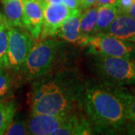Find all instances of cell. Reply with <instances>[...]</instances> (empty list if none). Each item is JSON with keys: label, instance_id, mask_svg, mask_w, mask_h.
<instances>
[{"label": "cell", "instance_id": "484cf974", "mask_svg": "<svg viewBox=\"0 0 135 135\" xmlns=\"http://www.w3.org/2000/svg\"><path fill=\"white\" fill-rule=\"evenodd\" d=\"M47 4H60L61 0H45Z\"/></svg>", "mask_w": 135, "mask_h": 135}, {"label": "cell", "instance_id": "d6986e66", "mask_svg": "<svg viewBox=\"0 0 135 135\" xmlns=\"http://www.w3.org/2000/svg\"><path fill=\"white\" fill-rule=\"evenodd\" d=\"M128 123L135 124V95L131 96L128 107Z\"/></svg>", "mask_w": 135, "mask_h": 135}, {"label": "cell", "instance_id": "6da1fadb", "mask_svg": "<svg viewBox=\"0 0 135 135\" xmlns=\"http://www.w3.org/2000/svg\"><path fill=\"white\" fill-rule=\"evenodd\" d=\"M85 83L71 70L47 74L32 82L30 113L65 115L80 113Z\"/></svg>", "mask_w": 135, "mask_h": 135}, {"label": "cell", "instance_id": "83f0119b", "mask_svg": "<svg viewBox=\"0 0 135 135\" xmlns=\"http://www.w3.org/2000/svg\"><path fill=\"white\" fill-rule=\"evenodd\" d=\"M119 0H116V4L118 2H119Z\"/></svg>", "mask_w": 135, "mask_h": 135}, {"label": "cell", "instance_id": "603a6c76", "mask_svg": "<svg viewBox=\"0 0 135 135\" xmlns=\"http://www.w3.org/2000/svg\"><path fill=\"white\" fill-rule=\"evenodd\" d=\"M107 5H116V0H97L95 6L99 7Z\"/></svg>", "mask_w": 135, "mask_h": 135}, {"label": "cell", "instance_id": "ba28073f", "mask_svg": "<svg viewBox=\"0 0 135 135\" xmlns=\"http://www.w3.org/2000/svg\"><path fill=\"white\" fill-rule=\"evenodd\" d=\"M77 9H70L62 3L47 4L44 12L43 23L40 35L41 40L55 37L64 21Z\"/></svg>", "mask_w": 135, "mask_h": 135}, {"label": "cell", "instance_id": "7c38bea8", "mask_svg": "<svg viewBox=\"0 0 135 135\" xmlns=\"http://www.w3.org/2000/svg\"><path fill=\"white\" fill-rule=\"evenodd\" d=\"M3 17L8 26L24 28L23 23V0H2Z\"/></svg>", "mask_w": 135, "mask_h": 135}, {"label": "cell", "instance_id": "4316f807", "mask_svg": "<svg viewBox=\"0 0 135 135\" xmlns=\"http://www.w3.org/2000/svg\"><path fill=\"white\" fill-rule=\"evenodd\" d=\"M2 18V15H1V14H0V21H1Z\"/></svg>", "mask_w": 135, "mask_h": 135}, {"label": "cell", "instance_id": "8fae6325", "mask_svg": "<svg viewBox=\"0 0 135 135\" xmlns=\"http://www.w3.org/2000/svg\"><path fill=\"white\" fill-rule=\"evenodd\" d=\"M82 15V9H77L64 21L57 31L56 35L65 41L79 44L80 40V22Z\"/></svg>", "mask_w": 135, "mask_h": 135}, {"label": "cell", "instance_id": "277c9868", "mask_svg": "<svg viewBox=\"0 0 135 135\" xmlns=\"http://www.w3.org/2000/svg\"><path fill=\"white\" fill-rule=\"evenodd\" d=\"M93 56L95 70L102 81L119 86L135 84L134 59Z\"/></svg>", "mask_w": 135, "mask_h": 135}, {"label": "cell", "instance_id": "ac0fdd59", "mask_svg": "<svg viewBox=\"0 0 135 135\" xmlns=\"http://www.w3.org/2000/svg\"><path fill=\"white\" fill-rule=\"evenodd\" d=\"M4 134L6 135H25L29 134L27 122L20 118L13 119L8 127L5 130Z\"/></svg>", "mask_w": 135, "mask_h": 135}, {"label": "cell", "instance_id": "7402d4cb", "mask_svg": "<svg viewBox=\"0 0 135 135\" xmlns=\"http://www.w3.org/2000/svg\"><path fill=\"white\" fill-rule=\"evenodd\" d=\"M97 0H80V7L83 11L88 9L96 4Z\"/></svg>", "mask_w": 135, "mask_h": 135}, {"label": "cell", "instance_id": "30bf717a", "mask_svg": "<svg viewBox=\"0 0 135 135\" xmlns=\"http://www.w3.org/2000/svg\"><path fill=\"white\" fill-rule=\"evenodd\" d=\"M101 33L135 43V18L126 13H119L107 29Z\"/></svg>", "mask_w": 135, "mask_h": 135}, {"label": "cell", "instance_id": "3957f363", "mask_svg": "<svg viewBox=\"0 0 135 135\" xmlns=\"http://www.w3.org/2000/svg\"><path fill=\"white\" fill-rule=\"evenodd\" d=\"M65 44L52 38L41 40L35 44L18 71L26 82L33 80L51 72L62 57Z\"/></svg>", "mask_w": 135, "mask_h": 135}, {"label": "cell", "instance_id": "2e32d148", "mask_svg": "<svg viewBox=\"0 0 135 135\" xmlns=\"http://www.w3.org/2000/svg\"><path fill=\"white\" fill-rule=\"evenodd\" d=\"M8 25L2 15L0 21V68H8Z\"/></svg>", "mask_w": 135, "mask_h": 135}, {"label": "cell", "instance_id": "9a60e30c", "mask_svg": "<svg viewBox=\"0 0 135 135\" xmlns=\"http://www.w3.org/2000/svg\"><path fill=\"white\" fill-rule=\"evenodd\" d=\"M17 112V104L13 98L0 101V135L4 134Z\"/></svg>", "mask_w": 135, "mask_h": 135}, {"label": "cell", "instance_id": "52a82bcc", "mask_svg": "<svg viewBox=\"0 0 135 135\" xmlns=\"http://www.w3.org/2000/svg\"><path fill=\"white\" fill-rule=\"evenodd\" d=\"M80 114L81 113H78L65 115L30 113L27 120L29 134L53 135L54 131L66 126Z\"/></svg>", "mask_w": 135, "mask_h": 135}, {"label": "cell", "instance_id": "e0dca14e", "mask_svg": "<svg viewBox=\"0 0 135 135\" xmlns=\"http://www.w3.org/2000/svg\"><path fill=\"white\" fill-rule=\"evenodd\" d=\"M12 77L6 68H0V101L9 98L12 92Z\"/></svg>", "mask_w": 135, "mask_h": 135}, {"label": "cell", "instance_id": "4fadbf2b", "mask_svg": "<svg viewBox=\"0 0 135 135\" xmlns=\"http://www.w3.org/2000/svg\"><path fill=\"white\" fill-rule=\"evenodd\" d=\"M98 20V8L91 7L88 9L85 10V12L81 15L80 22V40L79 44L82 45L83 41L94 35L95 28Z\"/></svg>", "mask_w": 135, "mask_h": 135}, {"label": "cell", "instance_id": "8992f818", "mask_svg": "<svg viewBox=\"0 0 135 135\" xmlns=\"http://www.w3.org/2000/svg\"><path fill=\"white\" fill-rule=\"evenodd\" d=\"M8 68L18 71L35 44V39L24 28L8 26Z\"/></svg>", "mask_w": 135, "mask_h": 135}, {"label": "cell", "instance_id": "5bb4252c", "mask_svg": "<svg viewBox=\"0 0 135 135\" xmlns=\"http://www.w3.org/2000/svg\"><path fill=\"white\" fill-rule=\"evenodd\" d=\"M98 20L95 28L94 35L103 32L113 20L119 14V11L116 5H107L97 7Z\"/></svg>", "mask_w": 135, "mask_h": 135}, {"label": "cell", "instance_id": "d4e9b609", "mask_svg": "<svg viewBox=\"0 0 135 135\" xmlns=\"http://www.w3.org/2000/svg\"><path fill=\"white\" fill-rule=\"evenodd\" d=\"M127 132L131 134H135V124L128 123L127 125Z\"/></svg>", "mask_w": 135, "mask_h": 135}, {"label": "cell", "instance_id": "7a4b0ae2", "mask_svg": "<svg viewBox=\"0 0 135 135\" xmlns=\"http://www.w3.org/2000/svg\"><path fill=\"white\" fill-rule=\"evenodd\" d=\"M122 87L104 81L85 82L82 110L93 134H117L127 131L131 95Z\"/></svg>", "mask_w": 135, "mask_h": 135}, {"label": "cell", "instance_id": "9c48e42d", "mask_svg": "<svg viewBox=\"0 0 135 135\" xmlns=\"http://www.w3.org/2000/svg\"><path fill=\"white\" fill-rule=\"evenodd\" d=\"M47 4L45 0H23V27L35 40L40 37Z\"/></svg>", "mask_w": 135, "mask_h": 135}, {"label": "cell", "instance_id": "ffe728a7", "mask_svg": "<svg viewBox=\"0 0 135 135\" xmlns=\"http://www.w3.org/2000/svg\"><path fill=\"white\" fill-rule=\"evenodd\" d=\"M135 2V0H119L116 5L119 11V13H124Z\"/></svg>", "mask_w": 135, "mask_h": 135}, {"label": "cell", "instance_id": "5b68a950", "mask_svg": "<svg viewBox=\"0 0 135 135\" xmlns=\"http://www.w3.org/2000/svg\"><path fill=\"white\" fill-rule=\"evenodd\" d=\"M82 46L88 47L89 52L95 56L114 57H135V43L115 38L105 33H97L87 38Z\"/></svg>", "mask_w": 135, "mask_h": 135}, {"label": "cell", "instance_id": "cb8c5ba5", "mask_svg": "<svg viewBox=\"0 0 135 135\" xmlns=\"http://www.w3.org/2000/svg\"><path fill=\"white\" fill-rule=\"evenodd\" d=\"M124 13H126V14L128 15L129 16H131V17H132L135 18V2L133 4V5H131V6L128 9L126 10Z\"/></svg>", "mask_w": 135, "mask_h": 135}, {"label": "cell", "instance_id": "44dd1931", "mask_svg": "<svg viewBox=\"0 0 135 135\" xmlns=\"http://www.w3.org/2000/svg\"><path fill=\"white\" fill-rule=\"evenodd\" d=\"M61 2L70 9H81L80 0H61Z\"/></svg>", "mask_w": 135, "mask_h": 135}]
</instances>
